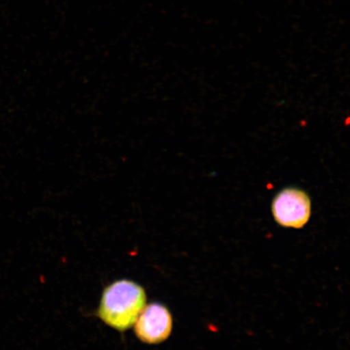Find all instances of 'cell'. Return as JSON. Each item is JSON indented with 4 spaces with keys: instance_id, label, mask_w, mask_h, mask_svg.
<instances>
[{
    "instance_id": "obj_1",
    "label": "cell",
    "mask_w": 350,
    "mask_h": 350,
    "mask_svg": "<svg viewBox=\"0 0 350 350\" xmlns=\"http://www.w3.org/2000/svg\"><path fill=\"white\" fill-rule=\"evenodd\" d=\"M146 301V292L141 284L119 280L105 288L98 317L113 329L125 332L134 325Z\"/></svg>"
},
{
    "instance_id": "obj_2",
    "label": "cell",
    "mask_w": 350,
    "mask_h": 350,
    "mask_svg": "<svg viewBox=\"0 0 350 350\" xmlns=\"http://www.w3.org/2000/svg\"><path fill=\"white\" fill-rule=\"evenodd\" d=\"M272 213L278 225L301 229L310 220L312 201L308 194L300 188H284L273 200Z\"/></svg>"
},
{
    "instance_id": "obj_3",
    "label": "cell",
    "mask_w": 350,
    "mask_h": 350,
    "mask_svg": "<svg viewBox=\"0 0 350 350\" xmlns=\"http://www.w3.org/2000/svg\"><path fill=\"white\" fill-rule=\"evenodd\" d=\"M173 330V317L163 304L146 305L134 323V332L142 342L157 345L170 338Z\"/></svg>"
}]
</instances>
